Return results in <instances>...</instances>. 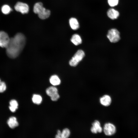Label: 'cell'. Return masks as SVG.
<instances>
[{"label": "cell", "mask_w": 138, "mask_h": 138, "mask_svg": "<svg viewBox=\"0 0 138 138\" xmlns=\"http://www.w3.org/2000/svg\"><path fill=\"white\" fill-rule=\"evenodd\" d=\"M26 42V38L21 33H18L14 37L10 38L6 48L7 56L12 59L17 57L23 50Z\"/></svg>", "instance_id": "6da1fadb"}, {"label": "cell", "mask_w": 138, "mask_h": 138, "mask_svg": "<svg viewBox=\"0 0 138 138\" xmlns=\"http://www.w3.org/2000/svg\"><path fill=\"white\" fill-rule=\"evenodd\" d=\"M33 10L35 13L38 15L39 17L42 19L48 18L50 14V11L44 7L42 3L40 2L34 4Z\"/></svg>", "instance_id": "7a4b0ae2"}, {"label": "cell", "mask_w": 138, "mask_h": 138, "mask_svg": "<svg viewBox=\"0 0 138 138\" xmlns=\"http://www.w3.org/2000/svg\"><path fill=\"white\" fill-rule=\"evenodd\" d=\"M85 54L83 51L81 50H78L69 62L70 65L72 66H75L83 59Z\"/></svg>", "instance_id": "3957f363"}, {"label": "cell", "mask_w": 138, "mask_h": 138, "mask_svg": "<svg viewBox=\"0 0 138 138\" xmlns=\"http://www.w3.org/2000/svg\"><path fill=\"white\" fill-rule=\"evenodd\" d=\"M107 37L110 41L113 43L117 42L120 38L119 32L115 28L112 29L108 31Z\"/></svg>", "instance_id": "277c9868"}, {"label": "cell", "mask_w": 138, "mask_h": 138, "mask_svg": "<svg viewBox=\"0 0 138 138\" xmlns=\"http://www.w3.org/2000/svg\"><path fill=\"white\" fill-rule=\"evenodd\" d=\"M116 130L115 126L113 124L109 122L106 123L103 128V131L104 134L107 136L113 135L116 133Z\"/></svg>", "instance_id": "5b68a950"}, {"label": "cell", "mask_w": 138, "mask_h": 138, "mask_svg": "<svg viewBox=\"0 0 138 138\" xmlns=\"http://www.w3.org/2000/svg\"><path fill=\"white\" fill-rule=\"evenodd\" d=\"M10 38L8 34L3 31H0V47L6 48L8 45Z\"/></svg>", "instance_id": "8992f818"}, {"label": "cell", "mask_w": 138, "mask_h": 138, "mask_svg": "<svg viewBox=\"0 0 138 138\" xmlns=\"http://www.w3.org/2000/svg\"><path fill=\"white\" fill-rule=\"evenodd\" d=\"M15 10L22 14L27 13L29 11V7L26 3L21 2H18L15 5Z\"/></svg>", "instance_id": "52a82bcc"}, {"label": "cell", "mask_w": 138, "mask_h": 138, "mask_svg": "<svg viewBox=\"0 0 138 138\" xmlns=\"http://www.w3.org/2000/svg\"><path fill=\"white\" fill-rule=\"evenodd\" d=\"M90 130L92 133L96 134L101 133L103 131V128L101 126L100 122L98 120H95L92 124Z\"/></svg>", "instance_id": "ba28073f"}, {"label": "cell", "mask_w": 138, "mask_h": 138, "mask_svg": "<svg viewBox=\"0 0 138 138\" xmlns=\"http://www.w3.org/2000/svg\"><path fill=\"white\" fill-rule=\"evenodd\" d=\"M99 101L101 105L105 107H108L111 104L112 99L109 95L105 94L100 98Z\"/></svg>", "instance_id": "9c48e42d"}, {"label": "cell", "mask_w": 138, "mask_h": 138, "mask_svg": "<svg viewBox=\"0 0 138 138\" xmlns=\"http://www.w3.org/2000/svg\"><path fill=\"white\" fill-rule=\"evenodd\" d=\"M108 17L112 19H114L118 18L119 16V12L113 8L109 9L107 12Z\"/></svg>", "instance_id": "30bf717a"}, {"label": "cell", "mask_w": 138, "mask_h": 138, "mask_svg": "<svg viewBox=\"0 0 138 138\" xmlns=\"http://www.w3.org/2000/svg\"><path fill=\"white\" fill-rule=\"evenodd\" d=\"M50 83L54 86L59 85L61 83V80L59 77L56 75H52L49 78Z\"/></svg>", "instance_id": "8fae6325"}, {"label": "cell", "mask_w": 138, "mask_h": 138, "mask_svg": "<svg viewBox=\"0 0 138 138\" xmlns=\"http://www.w3.org/2000/svg\"><path fill=\"white\" fill-rule=\"evenodd\" d=\"M7 123L9 126L12 129L17 127L19 124L16 118L14 117L10 118L8 120Z\"/></svg>", "instance_id": "7c38bea8"}, {"label": "cell", "mask_w": 138, "mask_h": 138, "mask_svg": "<svg viewBox=\"0 0 138 138\" xmlns=\"http://www.w3.org/2000/svg\"><path fill=\"white\" fill-rule=\"evenodd\" d=\"M69 24L71 28L73 30L77 29L79 27V25L77 20L74 18H71L69 20Z\"/></svg>", "instance_id": "4fadbf2b"}, {"label": "cell", "mask_w": 138, "mask_h": 138, "mask_svg": "<svg viewBox=\"0 0 138 138\" xmlns=\"http://www.w3.org/2000/svg\"><path fill=\"white\" fill-rule=\"evenodd\" d=\"M71 40L76 45H77L82 42V40L80 37L77 34H74L72 36Z\"/></svg>", "instance_id": "5bb4252c"}, {"label": "cell", "mask_w": 138, "mask_h": 138, "mask_svg": "<svg viewBox=\"0 0 138 138\" xmlns=\"http://www.w3.org/2000/svg\"><path fill=\"white\" fill-rule=\"evenodd\" d=\"M46 92L47 94L51 97L57 93L58 90L56 87L52 86L50 87L47 88Z\"/></svg>", "instance_id": "9a60e30c"}, {"label": "cell", "mask_w": 138, "mask_h": 138, "mask_svg": "<svg viewBox=\"0 0 138 138\" xmlns=\"http://www.w3.org/2000/svg\"><path fill=\"white\" fill-rule=\"evenodd\" d=\"M10 106L9 108L12 112H15L18 108V104L17 101L15 100H11L9 102Z\"/></svg>", "instance_id": "2e32d148"}, {"label": "cell", "mask_w": 138, "mask_h": 138, "mask_svg": "<svg viewBox=\"0 0 138 138\" xmlns=\"http://www.w3.org/2000/svg\"><path fill=\"white\" fill-rule=\"evenodd\" d=\"M33 102L35 104L39 105L42 101V98L41 96L38 94H34L32 98Z\"/></svg>", "instance_id": "e0dca14e"}, {"label": "cell", "mask_w": 138, "mask_h": 138, "mask_svg": "<svg viewBox=\"0 0 138 138\" xmlns=\"http://www.w3.org/2000/svg\"><path fill=\"white\" fill-rule=\"evenodd\" d=\"M71 134V131L67 128L64 129L61 132V138H67Z\"/></svg>", "instance_id": "ac0fdd59"}, {"label": "cell", "mask_w": 138, "mask_h": 138, "mask_svg": "<svg viewBox=\"0 0 138 138\" xmlns=\"http://www.w3.org/2000/svg\"><path fill=\"white\" fill-rule=\"evenodd\" d=\"M1 10L2 13L5 14H9L12 10L10 6L7 5H4L2 7Z\"/></svg>", "instance_id": "d6986e66"}, {"label": "cell", "mask_w": 138, "mask_h": 138, "mask_svg": "<svg viewBox=\"0 0 138 138\" xmlns=\"http://www.w3.org/2000/svg\"><path fill=\"white\" fill-rule=\"evenodd\" d=\"M6 88L5 83L1 81L0 79V93H3L5 91Z\"/></svg>", "instance_id": "ffe728a7"}, {"label": "cell", "mask_w": 138, "mask_h": 138, "mask_svg": "<svg viewBox=\"0 0 138 138\" xmlns=\"http://www.w3.org/2000/svg\"><path fill=\"white\" fill-rule=\"evenodd\" d=\"M108 2L109 5L110 6L114 7L117 5L119 0H108Z\"/></svg>", "instance_id": "44dd1931"}, {"label": "cell", "mask_w": 138, "mask_h": 138, "mask_svg": "<svg viewBox=\"0 0 138 138\" xmlns=\"http://www.w3.org/2000/svg\"><path fill=\"white\" fill-rule=\"evenodd\" d=\"M51 97V100L53 101H57L60 98V95L58 93L52 96Z\"/></svg>", "instance_id": "7402d4cb"}, {"label": "cell", "mask_w": 138, "mask_h": 138, "mask_svg": "<svg viewBox=\"0 0 138 138\" xmlns=\"http://www.w3.org/2000/svg\"><path fill=\"white\" fill-rule=\"evenodd\" d=\"M57 134L55 136V138H61V132L60 130H58L57 131Z\"/></svg>", "instance_id": "603a6c76"}]
</instances>
